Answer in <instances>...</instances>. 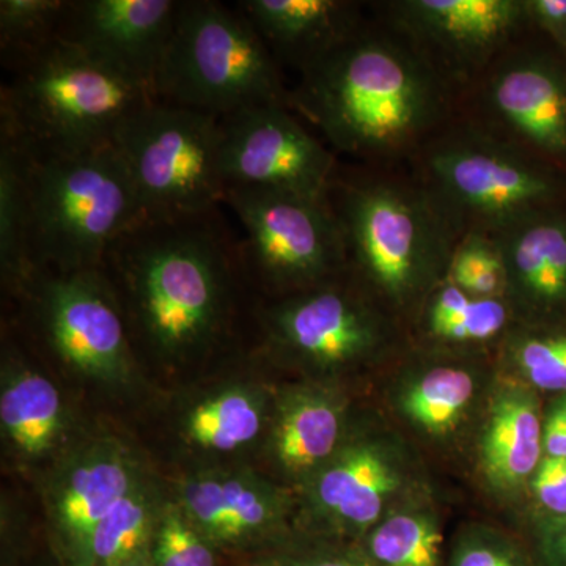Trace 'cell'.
<instances>
[{
  "mask_svg": "<svg viewBox=\"0 0 566 566\" xmlns=\"http://www.w3.org/2000/svg\"><path fill=\"white\" fill-rule=\"evenodd\" d=\"M132 174L144 219L203 214L223 205L221 118L151 99L114 142Z\"/></svg>",
  "mask_w": 566,
  "mask_h": 566,
  "instance_id": "obj_8",
  "label": "cell"
},
{
  "mask_svg": "<svg viewBox=\"0 0 566 566\" xmlns=\"http://www.w3.org/2000/svg\"><path fill=\"white\" fill-rule=\"evenodd\" d=\"M0 422L3 434L21 455H46L63 430V403L57 387L39 371L11 365L0 394Z\"/></svg>",
  "mask_w": 566,
  "mask_h": 566,
  "instance_id": "obj_23",
  "label": "cell"
},
{
  "mask_svg": "<svg viewBox=\"0 0 566 566\" xmlns=\"http://www.w3.org/2000/svg\"><path fill=\"white\" fill-rule=\"evenodd\" d=\"M300 76L292 111L334 150L371 166L415 159L455 118V88L382 18L365 21Z\"/></svg>",
  "mask_w": 566,
  "mask_h": 566,
  "instance_id": "obj_1",
  "label": "cell"
},
{
  "mask_svg": "<svg viewBox=\"0 0 566 566\" xmlns=\"http://www.w3.org/2000/svg\"><path fill=\"white\" fill-rule=\"evenodd\" d=\"M506 353L524 379L546 392H566V331H520Z\"/></svg>",
  "mask_w": 566,
  "mask_h": 566,
  "instance_id": "obj_32",
  "label": "cell"
},
{
  "mask_svg": "<svg viewBox=\"0 0 566 566\" xmlns=\"http://www.w3.org/2000/svg\"><path fill=\"white\" fill-rule=\"evenodd\" d=\"M263 422L262 398L238 387L193 406L186 419V436L208 452H234L259 438Z\"/></svg>",
  "mask_w": 566,
  "mask_h": 566,
  "instance_id": "obj_27",
  "label": "cell"
},
{
  "mask_svg": "<svg viewBox=\"0 0 566 566\" xmlns=\"http://www.w3.org/2000/svg\"><path fill=\"white\" fill-rule=\"evenodd\" d=\"M453 566H526L505 547L490 543H465L457 551Z\"/></svg>",
  "mask_w": 566,
  "mask_h": 566,
  "instance_id": "obj_37",
  "label": "cell"
},
{
  "mask_svg": "<svg viewBox=\"0 0 566 566\" xmlns=\"http://www.w3.org/2000/svg\"><path fill=\"white\" fill-rule=\"evenodd\" d=\"M506 271L505 300L549 318L566 308V205L547 208L493 234Z\"/></svg>",
  "mask_w": 566,
  "mask_h": 566,
  "instance_id": "obj_16",
  "label": "cell"
},
{
  "mask_svg": "<svg viewBox=\"0 0 566 566\" xmlns=\"http://www.w3.org/2000/svg\"><path fill=\"white\" fill-rule=\"evenodd\" d=\"M446 279L475 297H505L504 256L494 237L465 233L457 244Z\"/></svg>",
  "mask_w": 566,
  "mask_h": 566,
  "instance_id": "obj_31",
  "label": "cell"
},
{
  "mask_svg": "<svg viewBox=\"0 0 566 566\" xmlns=\"http://www.w3.org/2000/svg\"><path fill=\"white\" fill-rule=\"evenodd\" d=\"M342 405L323 389H301L279 409L274 455L294 476H314L340 449Z\"/></svg>",
  "mask_w": 566,
  "mask_h": 566,
  "instance_id": "obj_22",
  "label": "cell"
},
{
  "mask_svg": "<svg viewBox=\"0 0 566 566\" xmlns=\"http://www.w3.org/2000/svg\"><path fill=\"white\" fill-rule=\"evenodd\" d=\"M562 405H564L565 412H566V398H564V400H562Z\"/></svg>",
  "mask_w": 566,
  "mask_h": 566,
  "instance_id": "obj_41",
  "label": "cell"
},
{
  "mask_svg": "<svg viewBox=\"0 0 566 566\" xmlns=\"http://www.w3.org/2000/svg\"><path fill=\"white\" fill-rule=\"evenodd\" d=\"M531 28L546 33L566 55V0H524Z\"/></svg>",
  "mask_w": 566,
  "mask_h": 566,
  "instance_id": "obj_36",
  "label": "cell"
},
{
  "mask_svg": "<svg viewBox=\"0 0 566 566\" xmlns=\"http://www.w3.org/2000/svg\"><path fill=\"white\" fill-rule=\"evenodd\" d=\"M222 172L229 188L327 197L338 170L334 151L290 107L264 104L221 118Z\"/></svg>",
  "mask_w": 566,
  "mask_h": 566,
  "instance_id": "obj_13",
  "label": "cell"
},
{
  "mask_svg": "<svg viewBox=\"0 0 566 566\" xmlns=\"http://www.w3.org/2000/svg\"><path fill=\"white\" fill-rule=\"evenodd\" d=\"M181 510L212 545H240L281 524L283 497L245 474H205L181 486Z\"/></svg>",
  "mask_w": 566,
  "mask_h": 566,
  "instance_id": "obj_20",
  "label": "cell"
},
{
  "mask_svg": "<svg viewBox=\"0 0 566 566\" xmlns=\"http://www.w3.org/2000/svg\"><path fill=\"white\" fill-rule=\"evenodd\" d=\"M212 546L180 505H167L159 516L150 557L155 566H216Z\"/></svg>",
  "mask_w": 566,
  "mask_h": 566,
  "instance_id": "obj_33",
  "label": "cell"
},
{
  "mask_svg": "<svg viewBox=\"0 0 566 566\" xmlns=\"http://www.w3.org/2000/svg\"><path fill=\"white\" fill-rule=\"evenodd\" d=\"M442 536L433 517L400 512L379 521L367 539V556L379 566H439Z\"/></svg>",
  "mask_w": 566,
  "mask_h": 566,
  "instance_id": "obj_29",
  "label": "cell"
},
{
  "mask_svg": "<svg viewBox=\"0 0 566 566\" xmlns=\"http://www.w3.org/2000/svg\"><path fill=\"white\" fill-rule=\"evenodd\" d=\"M465 115L566 172V63L516 43L468 91Z\"/></svg>",
  "mask_w": 566,
  "mask_h": 566,
  "instance_id": "obj_11",
  "label": "cell"
},
{
  "mask_svg": "<svg viewBox=\"0 0 566 566\" xmlns=\"http://www.w3.org/2000/svg\"><path fill=\"white\" fill-rule=\"evenodd\" d=\"M161 512L142 480L95 527L80 566H122L148 556Z\"/></svg>",
  "mask_w": 566,
  "mask_h": 566,
  "instance_id": "obj_25",
  "label": "cell"
},
{
  "mask_svg": "<svg viewBox=\"0 0 566 566\" xmlns=\"http://www.w3.org/2000/svg\"><path fill=\"white\" fill-rule=\"evenodd\" d=\"M153 96L219 118L264 104L292 109L281 65L252 22L216 0H181Z\"/></svg>",
  "mask_w": 566,
  "mask_h": 566,
  "instance_id": "obj_7",
  "label": "cell"
},
{
  "mask_svg": "<svg viewBox=\"0 0 566 566\" xmlns=\"http://www.w3.org/2000/svg\"><path fill=\"white\" fill-rule=\"evenodd\" d=\"M126 327L167 359L199 356L227 326L243 243L221 208L142 219L112 243L102 263Z\"/></svg>",
  "mask_w": 566,
  "mask_h": 566,
  "instance_id": "obj_2",
  "label": "cell"
},
{
  "mask_svg": "<svg viewBox=\"0 0 566 566\" xmlns=\"http://www.w3.org/2000/svg\"><path fill=\"white\" fill-rule=\"evenodd\" d=\"M515 314L505 297H475L442 281L424 300L428 337L447 345H483L501 337Z\"/></svg>",
  "mask_w": 566,
  "mask_h": 566,
  "instance_id": "obj_24",
  "label": "cell"
},
{
  "mask_svg": "<svg viewBox=\"0 0 566 566\" xmlns=\"http://www.w3.org/2000/svg\"><path fill=\"white\" fill-rule=\"evenodd\" d=\"M381 10L458 95L532 29L524 0H398Z\"/></svg>",
  "mask_w": 566,
  "mask_h": 566,
  "instance_id": "obj_12",
  "label": "cell"
},
{
  "mask_svg": "<svg viewBox=\"0 0 566 566\" xmlns=\"http://www.w3.org/2000/svg\"><path fill=\"white\" fill-rule=\"evenodd\" d=\"M133 458L115 442H99L74 458L52 495V520L76 566L104 516L139 485Z\"/></svg>",
  "mask_w": 566,
  "mask_h": 566,
  "instance_id": "obj_18",
  "label": "cell"
},
{
  "mask_svg": "<svg viewBox=\"0 0 566 566\" xmlns=\"http://www.w3.org/2000/svg\"><path fill=\"white\" fill-rule=\"evenodd\" d=\"M70 0H2L0 51L7 69L59 40Z\"/></svg>",
  "mask_w": 566,
  "mask_h": 566,
  "instance_id": "obj_30",
  "label": "cell"
},
{
  "mask_svg": "<svg viewBox=\"0 0 566 566\" xmlns=\"http://www.w3.org/2000/svg\"><path fill=\"white\" fill-rule=\"evenodd\" d=\"M18 292L28 296L41 337L63 364L104 382L132 376V338L102 268L70 274L33 270Z\"/></svg>",
  "mask_w": 566,
  "mask_h": 566,
  "instance_id": "obj_10",
  "label": "cell"
},
{
  "mask_svg": "<svg viewBox=\"0 0 566 566\" xmlns=\"http://www.w3.org/2000/svg\"><path fill=\"white\" fill-rule=\"evenodd\" d=\"M9 73L0 96V125L40 155L109 147L134 112L155 99L148 88L62 40L11 66Z\"/></svg>",
  "mask_w": 566,
  "mask_h": 566,
  "instance_id": "obj_5",
  "label": "cell"
},
{
  "mask_svg": "<svg viewBox=\"0 0 566 566\" xmlns=\"http://www.w3.org/2000/svg\"><path fill=\"white\" fill-rule=\"evenodd\" d=\"M340 283L296 293L264 312L270 344L322 370L354 367L385 352L390 323L364 294Z\"/></svg>",
  "mask_w": 566,
  "mask_h": 566,
  "instance_id": "obj_14",
  "label": "cell"
},
{
  "mask_svg": "<svg viewBox=\"0 0 566 566\" xmlns=\"http://www.w3.org/2000/svg\"><path fill=\"white\" fill-rule=\"evenodd\" d=\"M416 177L461 234H493L566 200V172L468 117H455L417 153Z\"/></svg>",
  "mask_w": 566,
  "mask_h": 566,
  "instance_id": "obj_6",
  "label": "cell"
},
{
  "mask_svg": "<svg viewBox=\"0 0 566 566\" xmlns=\"http://www.w3.org/2000/svg\"><path fill=\"white\" fill-rule=\"evenodd\" d=\"M542 453L543 427L535 395L526 387H502L491 401L480 442V463L488 482L501 491H515L534 476Z\"/></svg>",
  "mask_w": 566,
  "mask_h": 566,
  "instance_id": "obj_21",
  "label": "cell"
},
{
  "mask_svg": "<svg viewBox=\"0 0 566 566\" xmlns=\"http://www.w3.org/2000/svg\"><path fill=\"white\" fill-rule=\"evenodd\" d=\"M279 65L303 73L359 31L367 21L363 3L348 0H240Z\"/></svg>",
  "mask_w": 566,
  "mask_h": 566,
  "instance_id": "obj_19",
  "label": "cell"
},
{
  "mask_svg": "<svg viewBox=\"0 0 566 566\" xmlns=\"http://www.w3.org/2000/svg\"><path fill=\"white\" fill-rule=\"evenodd\" d=\"M401 486L397 460L375 441L342 446L314 475L312 502L318 515L342 532L363 534L381 521Z\"/></svg>",
  "mask_w": 566,
  "mask_h": 566,
  "instance_id": "obj_17",
  "label": "cell"
},
{
  "mask_svg": "<svg viewBox=\"0 0 566 566\" xmlns=\"http://www.w3.org/2000/svg\"><path fill=\"white\" fill-rule=\"evenodd\" d=\"M249 566H379L370 557L331 547H279L259 554Z\"/></svg>",
  "mask_w": 566,
  "mask_h": 566,
  "instance_id": "obj_34",
  "label": "cell"
},
{
  "mask_svg": "<svg viewBox=\"0 0 566 566\" xmlns=\"http://www.w3.org/2000/svg\"><path fill=\"white\" fill-rule=\"evenodd\" d=\"M180 6L181 0H70L59 40L153 95Z\"/></svg>",
  "mask_w": 566,
  "mask_h": 566,
  "instance_id": "obj_15",
  "label": "cell"
},
{
  "mask_svg": "<svg viewBox=\"0 0 566 566\" xmlns=\"http://www.w3.org/2000/svg\"><path fill=\"white\" fill-rule=\"evenodd\" d=\"M0 266L3 282L18 290L31 274L28 253V191L24 148L0 125Z\"/></svg>",
  "mask_w": 566,
  "mask_h": 566,
  "instance_id": "obj_26",
  "label": "cell"
},
{
  "mask_svg": "<svg viewBox=\"0 0 566 566\" xmlns=\"http://www.w3.org/2000/svg\"><path fill=\"white\" fill-rule=\"evenodd\" d=\"M543 452L546 457L566 460V412L562 400L546 417L543 427Z\"/></svg>",
  "mask_w": 566,
  "mask_h": 566,
  "instance_id": "obj_39",
  "label": "cell"
},
{
  "mask_svg": "<svg viewBox=\"0 0 566 566\" xmlns=\"http://www.w3.org/2000/svg\"><path fill=\"white\" fill-rule=\"evenodd\" d=\"M538 543L547 565L566 566V516L539 521Z\"/></svg>",
  "mask_w": 566,
  "mask_h": 566,
  "instance_id": "obj_38",
  "label": "cell"
},
{
  "mask_svg": "<svg viewBox=\"0 0 566 566\" xmlns=\"http://www.w3.org/2000/svg\"><path fill=\"white\" fill-rule=\"evenodd\" d=\"M223 207L243 229L245 264L266 285L300 293L348 273L344 233L327 197L229 188Z\"/></svg>",
  "mask_w": 566,
  "mask_h": 566,
  "instance_id": "obj_9",
  "label": "cell"
},
{
  "mask_svg": "<svg viewBox=\"0 0 566 566\" xmlns=\"http://www.w3.org/2000/svg\"><path fill=\"white\" fill-rule=\"evenodd\" d=\"M22 148L31 271L70 274L102 266L112 243L144 219L122 153L115 145L77 155Z\"/></svg>",
  "mask_w": 566,
  "mask_h": 566,
  "instance_id": "obj_4",
  "label": "cell"
},
{
  "mask_svg": "<svg viewBox=\"0 0 566 566\" xmlns=\"http://www.w3.org/2000/svg\"><path fill=\"white\" fill-rule=\"evenodd\" d=\"M327 199L344 233L348 271L387 303L408 307L444 281L463 234L419 178L346 175L338 167Z\"/></svg>",
  "mask_w": 566,
  "mask_h": 566,
  "instance_id": "obj_3",
  "label": "cell"
},
{
  "mask_svg": "<svg viewBox=\"0 0 566 566\" xmlns=\"http://www.w3.org/2000/svg\"><path fill=\"white\" fill-rule=\"evenodd\" d=\"M122 566H155V565H153L150 554H148V556L137 558V560L129 562V564L122 565Z\"/></svg>",
  "mask_w": 566,
  "mask_h": 566,
  "instance_id": "obj_40",
  "label": "cell"
},
{
  "mask_svg": "<svg viewBox=\"0 0 566 566\" xmlns=\"http://www.w3.org/2000/svg\"><path fill=\"white\" fill-rule=\"evenodd\" d=\"M536 501L551 516H566V460L545 457L532 476Z\"/></svg>",
  "mask_w": 566,
  "mask_h": 566,
  "instance_id": "obj_35",
  "label": "cell"
},
{
  "mask_svg": "<svg viewBox=\"0 0 566 566\" xmlns=\"http://www.w3.org/2000/svg\"><path fill=\"white\" fill-rule=\"evenodd\" d=\"M475 394V378L458 365H438L424 371L405 394V415L430 434L452 431Z\"/></svg>",
  "mask_w": 566,
  "mask_h": 566,
  "instance_id": "obj_28",
  "label": "cell"
}]
</instances>
